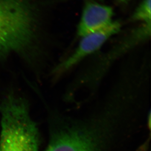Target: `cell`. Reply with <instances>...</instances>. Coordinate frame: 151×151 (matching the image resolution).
<instances>
[{
    "label": "cell",
    "instance_id": "6da1fadb",
    "mask_svg": "<svg viewBox=\"0 0 151 151\" xmlns=\"http://www.w3.org/2000/svg\"><path fill=\"white\" fill-rule=\"evenodd\" d=\"M38 16L30 0H0V57L34 48Z\"/></svg>",
    "mask_w": 151,
    "mask_h": 151
},
{
    "label": "cell",
    "instance_id": "7a4b0ae2",
    "mask_svg": "<svg viewBox=\"0 0 151 151\" xmlns=\"http://www.w3.org/2000/svg\"><path fill=\"white\" fill-rule=\"evenodd\" d=\"M148 38L146 31L138 27L107 52L85 64L66 86L62 95L63 101L67 104H76L78 94L84 91L88 93L86 101L93 99L116 62Z\"/></svg>",
    "mask_w": 151,
    "mask_h": 151
},
{
    "label": "cell",
    "instance_id": "3957f363",
    "mask_svg": "<svg viewBox=\"0 0 151 151\" xmlns=\"http://www.w3.org/2000/svg\"><path fill=\"white\" fill-rule=\"evenodd\" d=\"M0 151H39L40 135L26 100L9 95L0 105Z\"/></svg>",
    "mask_w": 151,
    "mask_h": 151
},
{
    "label": "cell",
    "instance_id": "277c9868",
    "mask_svg": "<svg viewBox=\"0 0 151 151\" xmlns=\"http://www.w3.org/2000/svg\"><path fill=\"white\" fill-rule=\"evenodd\" d=\"M121 29V23L114 20L105 29L81 37L79 43L73 53L53 67L51 73L53 81H57L61 79L88 57L96 53L109 39L117 34Z\"/></svg>",
    "mask_w": 151,
    "mask_h": 151
},
{
    "label": "cell",
    "instance_id": "5b68a950",
    "mask_svg": "<svg viewBox=\"0 0 151 151\" xmlns=\"http://www.w3.org/2000/svg\"><path fill=\"white\" fill-rule=\"evenodd\" d=\"M114 14L111 6L90 0L86 1L77 26V36L81 38L105 29L114 21Z\"/></svg>",
    "mask_w": 151,
    "mask_h": 151
},
{
    "label": "cell",
    "instance_id": "8992f818",
    "mask_svg": "<svg viewBox=\"0 0 151 151\" xmlns=\"http://www.w3.org/2000/svg\"><path fill=\"white\" fill-rule=\"evenodd\" d=\"M132 22L151 25V0H142L131 17Z\"/></svg>",
    "mask_w": 151,
    "mask_h": 151
},
{
    "label": "cell",
    "instance_id": "52a82bcc",
    "mask_svg": "<svg viewBox=\"0 0 151 151\" xmlns=\"http://www.w3.org/2000/svg\"><path fill=\"white\" fill-rule=\"evenodd\" d=\"M117 3L119 4H125L130 1L131 0H116Z\"/></svg>",
    "mask_w": 151,
    "mask_h": 151
}]
</instances>
